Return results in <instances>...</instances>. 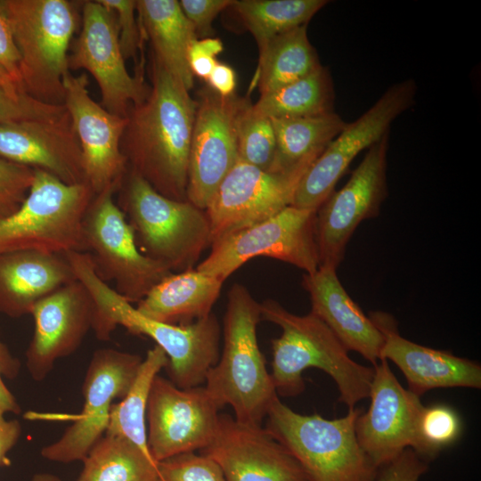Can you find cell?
<instances>
[{
    "instance_id": "10",
    "label": "cell",
    "mask_w": 481,
    "mask_h": 481,
    "mask_svg": "<svg viewBox=\"0 0 481 481\" xmlns=\"http://www.w3.org/2000/svg\"><path fill=\"white\" fill-rule=\"evenodd\" d=\"M316 210L289 205L274 216L225 235L211 244L208 257L196 269L224 281L246 262L272 257L303 271L320 266Z\"/></svg>"
},
{
    "instance_id": "9",
    "label": "cell",
    "mask_w": 481,
    "mask_h": 481,
    "mask_svg": "<svg viewBox=\"0 0 481 481\" xmlns=\"http://www.w3.org/2000/svg\"><path fill=\"white\" fill-rule=\"evenodd\" d=\"M121 184L94 194L83 218V252L87 253L98 276L130 303H138L171 274L163 264L143 254L134 231L114 195Z\"/></svg>"
},
{
    "instance_id": "32",
    "label": "cell",
    "mask_w": 481,
    "mask_h": 481,
    "mask_svg": "<svg viewBox=\"0 0 481 481\" xmlns=\"http://www.w3.org/2000/svg\"><path fill=\"white\" fill-rule=\"evenodd\" d=\"M167 363L159 346L155 345L148 350L128 392L119 403L112 404L105 434L125 437L150 454L146 431L148 398L154 378Z\"/></svg>"
},
{
    "instance_id": "3",
    "label": "cell",
    "mask_w": 481,
    "mask_h": 481,
    "mask_svg": "<svg viewBox=\"0 0 481 481\" xmlns=\"http://www.w3.org/2000/svg\"><path fill=\"white\" fill-rule=\"evenodd\" d=\"M261 317L281 329L272 340L271 377L277 395L297 396L305 388L302 373L314 367L332 378L339 392V401L348 409L369 398L374 374L372 367L360 364L330 329L314 314L297 315L279 302L260 303Z\"/></svg>"
},
{
    "instance_id": "8",
    "label": "cell",
    "mask_w": 481,
    "mask_h": 481,
    "mask_svg": "<svg viewBox=\"0 0 481 481\" xmlns=\"http://www.w3.org/2000/svg\"><path fill=\"white\" fill-rule=\"evenodd\" d=\"M94 193L86 183L69 184L34 169L29 192L12 214L0 217V254L35 249L82 251V222Z\"/></svg>"
},
{
    "instance_id": "40",
    "label": "cell",
    "mask_w": 481,
    "mask_h": 481,
    "mask_svg": "<svg viewBox=\"0 0 481 481\" xmlns=\"http://www.w3.org/2000/svg\"><path fill=\"white\" fill-rule=\"evenodd\" d=\"M428 469L427 461L408 448L379 469L376 481H419Z\"/></svg>"
},
{
    "instance_id": "38",
    "label": "cell",
    "mask_w": 481,
    "mask_h": 481,
    "mask_svg": "<svg viewBox=\"0 0 481 481\" xmlns=\"http://www.w3.org/2000/svg\"><path fill=\"white\" fill-rule=\"evenodd\" d=\"M34 168L0 158V217L15 212L26 199Z\"/></svg>"
},
{
    "instance_id": "6",
    "label": "cell",
    "mask_w": 481,
    "mask_h": 481,
    "mask_svg": "<svg viewBox=\"0 0 481 481\" xmlns=\"http://www.w3.org/2000/svg\"><path fill=\"white\" fill-rule=\"evenodd\" d=\"M118 192V206L134 231L140 251L172 272L194 268L211 246L205 210L188 200L163 196L129 169Z\"/></svg>"
},
{
    "instance_id": "21",
    "label": "cell",
    "mask_w": 481,
    "mask_h": 481,
    "mask_svg": "<svg viewBox=\"0 0 481 481\" xmlns=\"http://www.w3.org/2000/svg\"><path fill=\"white\" fill-rule=\"evenodd\" d=\"M200 453L214 460L225 481H308L295 458L260 425L220 413L217 429Z\"/></svg>"
},
{
    "instance_id": "12",
    "label": "cell",
    "mask_w": 481,
    "mask_h": 481,
    "mask_svg": "<svg viewBox=\"0 0 481 481\" xmlns=\"http://www.w3.org/2000/svg\"><path fill=\"white\" fill-rule=\"evenodd\" d=\"M142 362L136 354L96 350L83 381L82 412L57 441L42 448V457L60 463L83 461L105 434L113 401L126 395Z\"/></svg>"
},
{
    "instance_id": "45",
    "label": "cell",
    "mask_w": 481,
    "mask_h": 481,
    "mask_svg": "<svg viewBox=\"0 0 481 481\" xmlns=\"http://www.w3.org/2000/svg\"><path fill=\"white\" fill-rule=\"evenodd\" d=\"M20 434V423L16 420H7L0 411V467L9 463L6 455L17 444Z\"/></svg>"
},
{
    "instance_id": "28",
    "label": "cell",
    "mask_w": 481,
    "mask_h": 481,
    "mask_svg": "<svg viewBox=\"0 0 481 481\" xmlns=\"http://www.w3.org/2000/svg\"><path fill=\"white\" fill-rule=\"evenodd\" d=\"M276 154L270 172H306L346 122L335 111L308 118L271 119Z\"/></svg>"
},
{
    "instance_id": "46",
    "label": "cell",
    "mask_w": 481,
    "mask_h": 481,
    "mask_svg": "<svg viewBox=\"0 0 481 481\" xmlns=\"http://www.w3.org/2000/svg\"><path fill=\"white\" fill-rule=\"evenodd\" d=\"M224 50V45L219 38L204 37L194 39L189 45L187 51V60L199 56L215 57Z\"/></svg>"
},
{
    "instance_id": "33",
    "label": "cell",
    "mask_w": 481,
    "mask_h": 481,
    "mask_svg": "<svg viewBox=\"0 0 481 481\" xmlns=\"http://www.w3.org/2000/svg\"><path fill=\"white\" fill-rule=\"evenodd\" d=\"M327 0H234L233 8L261 52L270 40L307 22Z\"/></svg>"
},
{
    "instance_id": "44",
    "label": "cell",
    "mask_w": 481,
    "mask_h": 481,
    "mask_svg": "<svg viewBox=\"0 0 481 481\" xmlns=\"http://www.w3.org/2000/svg\"><path fill=\"white\" fill-rule=\"evenodd\" d=\"M208 87L222 97L234 94L236 87V74L229 65L217 62L207 78Z\"/></svg>"
},
{
    "instance_id": "29",
    "label": "cell",
    "mask_w": 481,
    "mask_h": 481,
    "mask_svg": "<svg viewBox=\"0 0 481 481\" xmlns=\"http://www.w3.org/2000/svg\"><path fill=\"white\" fill-rule=\"evenodd\" d=\"M320 66L304 25L273 37L259 52L255 81L260 95H264L309 75Z\"/></svg>"
},
{
    "instance_id": "4",
    "label": "cell",
    "mask_w": 481,
    "mask_h": 481,
    "mask_svg": "<svg viewBox=\"0 0 481 481\" xmlns=\"http://www.w3.org/2000/svg\"><path fill=\"white\" fill-rule=\"evenodd\" d=\"M261 320L260 303L244 285L233 284L224 317L223 350L204 382L220 409L230 405L236 420L260 426L278 398L257 343Z\"/></svg>"
},
{
    "instance_id": "49",
    "label": "cell",
    "mask_w": 481,
    "mask_h": 481,
    "mask_svg": "<svg viewBox=\"0 0 481 481\" xmlns=\"http://www.w3.org/2000/svg\"><path fill=\"white\" fill-rule=\"evenodd\" d=\"M31 481H62L59 477L50 473L36 474Z\"/></svg>"
},
{
    "instance_id": "19",
    "label": "cell",
    "mask_w": 481,
    "mask_h": 481,
    "mask_svg": "<svg viewBox=\"0 0 481 481\" xmlns=\"http://www.w3.org/2000/svg\"><path fill=\"white\" fill-rule=\"evenodd\" d=\"M64 102L77 137L85 181L94 194L121 184L127 171L121 139L127 117L110 113L93 100L86 73L63 77Z\"/></svg>"
},
{
    "instance_id": "37",
    "label": "cell",
    "mask_w": 481,
    "mask_h": 481,
    "mask_svg": "<svg viewBox=\"0 0 481 481\" xmlns=\"http://www.w3.org/2000/svg\"><path fill=\"white\" fill-rule=\"evenodd\" d=\"M67 113L64 105L45 103L18 89L0 85V124L56 118Z\"/></svg>"
},
{
    "instance_id": "43",
    "label": "cell",
    "mask_w": 481,
    "mask_h": 481,
    "mask_svg": "<svg viewBox=\"0 0 481 481\" xmlns=\"http://www.w3.org/2000/svg\"><path fill=\"white\" fill-rule=\"evenodd\" d=\"M20 371V362L0 339V411L4 413H20V406L15 396L5 386L4 379H13Z\"/></svg>"
},
{
    "instance_id": "20",
    "label": "cell",
    "mask_w": 481,
    "mask_h": 481,
    "mask_svg": "<svg viewBox=\"0 0 481 481\" xmlns=\"http://www.w3.org/2000/svg\"><path fill=\"white\" fill-rule=\"evenodd\" d=\"M94 313L89 291L77 279L34 306V334L26 351V365L34 380H44L59 359L79 347L93 329Z\"/></svg>"
},
{
    "instance_id": "41",
    "label": "cell",
    "mask_w": 481,
    "mask_h": 481,
    "mask_svg": "<svg viewBox=\"0 0 481 481\" xmlns=\"http://www.w3.org/2000/svg\"><path fill=\"white\" fill-rule=\"evenodd\" d=\"M234 0H181L180 7L195 29L196 34L207 37L216 16L230 8Z\"/></svg>"
},
{
    "instance_id": "18",
    "label": "cell",
    "mask_w": 481,
    "mask_h": 481,
    "mask_svg": "<svg viewBox=\"0 0 481 481\" xmlns=\"http://www.w3.org/2000/svg\"><path fill=\"white\" fill-rule=\"evenodd\" d=\"M371 404L355 422L358 442L379 469L410 448H419L418 422L424 407L420 397L404 388L381 359L373 366Z\"/></svg>"
},
{
    "instance_id": "42",
    "label": "cell",
    "mask_w": 481,
    "mask_h": 481,
    "mask_svg": "<svg viewBox=\"0 0 481 481\" xmlns=\"http://www.w3.org/2000/svg\"><path fill=\"white\" fill-rule=\"evenodd\" d=\"M20 63V57L14 41L11 23L4 1L0 0V66L21 91Z\"/></svg>"
},
{
    "instance_id": "22",
    "label": "cell",
    "mask_w": 481,
    "mask_h": 481,
    "mask_svg": "<svg viewBox=\"0 0 481 481\" xmlns=\"http://www.w3.org/2000/svg\"><path fill=\"white\" fill-rule=\"evenodd\" d=\"M0 158L46 171L69 184L86 183L82 152L69 112L0 124Z\"/></svg>"
},
{
    "instance_id": "7",
    "label": "cell",
    "mask_w": 481,
    "mask_h": 481,
    "mask_svg": "<svg viewBox=\"0 0 481 481\" xmlns=\"http://www.w3.org/2000/svg\"><path fill=\"white\" fill-rule=\"evenodd\" d=\"M20 57V89L63 105L69 47L81 19L69 0H3Z\"/></svg>"
},
{
    "instance_id": "11",
    "label": "cell",
    "mask_w": 481,
    "mask_h": 481,
    "mask_svg": "<svg viewBox=\"0 0 481 481\" xmlns=\"http://www.w3.org/2000/svg\"><path fill=\"white\" fill-rule=\"evenodd\" d=\"M416 91L412 79L397 82L361 117L346 123L305 173L291 205L317 211L355 158L388 134L392 122L414 104Z\"/></svg>"
},
{
    "instance_id": "36",
    "label": "cell",
    "mask_w": 481,
    "mask_h": 481,
    "mask_svg": "<svg viewBox=\"0 0 481 481\" xmlns=\"http://www.w3.org/2000/svg\"><path fill=\"white\" fill-rule=\"evenodd\" d=\"M159 481H225L219 465L201 453L184 452L157 463Z\"/></svg>"
},
{
    "instance_id": "24",
    "label": "cell",
    "mask_w": 481,
    "mask_h": 481,
    "mask_svg": "<svg viewBox=\"0 0 481 481\" xmlns=\"http://www.w3.org/2000/svg\"><path fill=\"white\" fill-rule=\"evenodd\" d=\"M336 270L322 265L314 273L303 275L302 286L309 294L311 312L330 329L348 351L357 352L374 366L380 360L383 336L347 294Z\"/></svg>"
},
{
    "instance_id": "30",
    "label": "cell",
    "mask_w": 481,
    "mask_h": 481,
    "mask_svg": "<svg viewBox=\"0 0 481 481\" xmlns=\"http://www.w3.org/2000/svg\"><path fill=\"white\" fill-rule=\"evenodd\" d=\"M334 100L330 73L322 65L293 83L260 95L252 109L270 119L308 118L333 112Z\"/></svg>"
},
{
    "instance_id": "47",
    "label": "cell",
    "mask_w": 481,
    "mask_h": 481,
    "mask_svg": "<svg viewBox=\"0 0 481 481\" xmlns=\"http://www.w3.org/2000/svg\"><path fill=\"white\" fill-rule=\"evenodd\" d=\"M217 62L215 57L210 56H199L188 61L193 77L196 76L204 80H207Z\"/></svg>"
},
{
    "instance_id": "25",
    "label": "cell",
    "mask_w": 481,
    "mask_h": 481,
    "mask_svg": "<svg viewBox=\"0 0 481 481\" xmlns=\"http://www.w3.org/2000/svg\"><path fill=\"white\" fill-rule=\"evenodd\" d=\"M76 280L64 254L26 249L0 254V313L30 314L42 298Z\"/></svg>"
},
{
    "instance_id": "35",
    "label": "cell",
    "mask_w": 481,
    "mask_h": 481,
    "mask_svg": "<svg viewBox=\"0 0 481 481\" xmlns=\"http://www.w3.org/2000/svg\"><path fill=\"white\" fill-rule=\"evenodd\" d=\"M462 431L458 412L446 404L424 406L418 422L420 457H435L440 451L455 443Z\"/></svg>"
},
{
    "instance_id": "27",
    "label": "cell",
    "mask_w": 481,
    "mask_h": 481,
    "mask_svg": "<svg viewBox=\"0 0 481 481\" xmlns=\"http://www.w3.org/2000/svg\"><path fill=\"white\" fill-rule=\"evenodd\" d=\"M136 11L152 45L153 57L190 91L194 82L187 51L198 36L183 14L179 1L139 0L136 1Z\"/></svg>"
},
{
    "instance_id": "31",
    "label": "cell",
    "mask_w": 481,
    "mask_h": 481,
    "mask_svg": "<svg viewBox=\"0 0 481 481\" xmlns=\"http://www.w3.org/2000/svg\"><path fill=\"white\" fill-rule=\"evenodd\" d=\"M83 462L77 481H159L151 456L121 436L104 434Z\"/></svg>"
},
{
    "instance_id": "39",
    "label": "cell",
    "mask_w": 481,
    "mask_h": 481,
    "mask_svg": "<svg viewBox=\"0 0 481 481\" xmlns=\"http://www.w3.org/2000/svg\"><path fill=\"white\" fill-rule=\"evenodd\" d=\"M113 12L118 29L119 44L125 59L135 57L140 45L139 27L136 22V1L97 0Z\"/></svg>"
},
{
    "instance_id": "1",
    "label": "cell",
    "mask_w": 481,
    "mask_h": 481,
    "mask_svg": "<svg viewBox=\"0 0 481 481\" xmlns=\"http://www.w3.org/2000/svg\"><path fill=\"white\" fill-rule=\"evenodd\" d=\"M156 58L151 87L130 107L121 139L127 169L172 200H187L188 165L197 101Z\"/></svg>"
},
{
    "instance_id": "23",
    "label": "cell",
    "mask_w": 481,
    "mask_h": 481,
    "mask_svg": "<svg viewBox=\"0 0 481 481\" xmlns=\"http://www.w3.org/2000/svg\"><path fill=\"white\" fill-rule=\"evenodd\" d=\"M369 317L383 336L380 360L392 361L402 371L413 394L420 397L434 388L481 387L477 363L402 337L395 320L387 313L371 312Z\"/></svg>"
},
{
    "instance_id": "2",
    "label": "cell",
    "mask_w": 481,
    "mask_h": 481,
    "mask_svg": "<svg viewBox=\"0 0 481 481\" xmlns=\"http://www.w3.org/2000/svg\"><path fill=\"white\" fill-rule=\"evenodd\" d=\"M64 256L76 279L84 284L94 300L92 330L99 340H110L117 326L147 336L166 353L168 363L165 369L173 384L179 388L204 384L208 370L220 356L221 327L213 313L184 326L152 320L98 276L87 253L70 251Z\"/></svg>"
},
{
    "instance_id": "26",
    "label": "cell",
    "mask_w": 481,
    "mask_h": 481,
    "mask_svg": "<svg viewBox=\"0 0 481 481\" xmlns=\"http://www.w3.org/2000/svg\"><path fill=\"white\" fill-rule=\"evenodd\" d=\"M224 281L196 268L172 273L137 303L136 309L152 320L188 325L212 314Z\"/></svg>"
},
{
    "instance_id": "34",
    "label": "cell",
    "mask_w": 481,
    "mask_h": 481,
    "mask_svg": "<svg viewBox=\"0 0 481 481\" xmlns=\"http://www.w3.org/2000/svg\"><path fill=\"white\" fill-rule=\"evenodd\" d=\"M237 149L239 160L271 171L276 154L273 126L269 118L252 109L251 102L239 120Z\"/></svg>"
},
{
    "instance_id": "50",
    "label": "cell",
    "mask_w": 481,
    "mask_h": 481,
    "mask_svg": "<svg viewBox=\"0 0 481 481\" xmlns=\"http://www.w3.org/2000/svg\"><path fill=\"white\" fill-rule=\"evenodd\" d=\"M0 85H3V84L0 83ZM3 86H4V85H3ZM7 87H8V86H7ZM9 88H11V87H9ZM13 89H15V88H13Z\"/></svg>"
},
{
    "instance_id": "17",
    "label": "cell",
    "mask_w": 481,
    "mask_h": 481,
    "mask_svg": "<svg viewBox=\"0 0 481 481\" xmlns=\"http://www.w3.org/2000/svg\"><path fill=\"white\" fill-rule=\"evenodd\" d=\"M305 173L270 172L238 160L205 208L211 244L291 205Z\"/></svg>"
},
{
    "instance_id": "48",
    "label": "cell",
    "mask_w": 481,
    "mask_h": 481,
    "mask_svg": "<svg viewBox=\"0 0 481 481\" xmlns=\"http://www.w3.org/2000/svg\"><path fill=\"white\" fill-rule=\"evenodd\" d=\"M0 83L8 87L20 90L19 87L12 82L8 73L1 66H0Z\"/></svg>"
},
{
    "instance_id": "13",
    "label": "cell",
    "mask_w": 481,
    "mask_h": 481,
    "mask_svg": "<svg viewBox=\"0 0 481 481\" xmlns=\"http://www.w3.org/2000/svg\"><path fill=\"white\" fill-rule=\"evenodd\" d=\"M196 101L187 200L205 210L221 182L239 160L238 125L250 101L235 94L222 97L208 86L200 91Z\"/></svg>"
},
{
    "instance_id": "14",
    "label": "cell",
    "mask_w": 481,
    "mask_h": 481,
    "mask_svg": "<svg viewBox=\"0 0 481 481\" xmlns=\"http://www.w3.org/2000/svg\"><path fill=\"white\" fill-rule=\"evenodd\" d=\"M388 134L372 144L347 183L316 212L320 265L338 268L358 225L379 216L387 196Z\"/></svg>"
},
{
    "instance_id": "16",
    "label": "cell",
    "mask_w": 481,
    "mask_h": 481,
    "mask_svg": "<svg viewBox=\"0 0 481 481\" xmlns=\"http://www.w3.org/2000/svg\"><path fill=\"white\" fill-rule=\"evenodd\" d=\"M125 60L113 12L97 0L82 2L81 29L68 57L69 69L88 71L100 88L101 105L122 117L148 93L142 74L132 77Z\"/></svg>"
},
{
    "instance_id": "15",
    "label": "cell",
    "mask_w": 481,
    "mask_h": 481,
    "mask_svg": "<svg viewBox=\"0 0 481 481\" xmlns=\"http://www.w3.org/2000/svg\"><path fill=\"white\" fill-rule=\"evenodd\" d=\"M219 410L204 386L179 388L158 374L146 410L147 445L153 461L207 447L217 429Z\"/></svg>"
},
{
    "instance_id": "5",
    "label": "cell",
    "mask_w": 481,
    "mask_h": 481,
    "mask_svg": "<svg viewBox=\"0 0 481 481\" xmlns=\"http://www.w3.org/2000/svg\"><path fill=\"white\" fill-rule=\"evenodd\" d=\"M356 407L338 419L300 414L277 398L265 426L268 433L298 462L308 481H376L379 469L362 449Z\"/></svg>"
}]
</instances>
